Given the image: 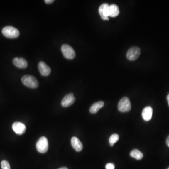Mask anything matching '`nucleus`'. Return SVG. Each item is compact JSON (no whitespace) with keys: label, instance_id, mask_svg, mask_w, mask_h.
I'll list each match as a JSON object with an SVG mask.
<instances>
[{"label":"nucleus","instance_id":"nucleus-1","mask_svg":"<svg viewBox=\"0 0 169 169\" xmlns=\"http://www.w3.org/2000/svg\"><path fill=\"white\" fill-rule=\"evenodd\" d=\"M21 81L24 85L31 88H36L39 86V82L34 76L26 75L23 76Z\"/></svg>","mask_w":169,"mask_h":169},{"label":"nucleus","instance_id":"nucleus-2","mask_svg":"<svg viewBox=\"0 0 169 169\" xmlns=\"http://www.w3.org/2000/svg\"><path fill=\"white\" fill-rule=\"evenodd\" d=\"M2 34L6 37L10 39H15L19 36V31L16 28L12 26H7L2 30Z\"/></svg>","mask_w":169,"mask_h":169},{"label":"nucleus","instance_id":"nucleus-3","mask_svg":"<svg viewBox=\"0 0 169 169\" xmlns=\"http://www.w3.org/2000/svg\"><path fill=\"white\" fill-rule=\"evenodd\" d=\"M37 150L40 153H46L48 149V141L47 138L42 136L39 138L36 144Z\"/></svg>","mask_w":169,"mask_h":169},{"label":"nucleus","instance_id":"nucleus-4","mask_svg":"<svg viewBox=\"0 0 169 169\" xmlns=\"http://www.w3.org/2000/svg\"><path fill=\"white\" fill-rule=\"evenodd\" d=\"M118 109L122 112H127L131 109V103L129 99L127 97L122 98L118 104Z\"/></svg>","mask_w":169,"mask_h":169},{"label":"nucleus","instance_id":"nucleus-5","mask_svg":"<svg viewBox=\"0 0 169 169\" xmlns=\"http://www.w3.org/2000/svg\"><path fill=\"white\" fill-rule=\"evenodd\" d=\"M61 51L63 56L68 59H72L76 56L74 49L68 44H63L61 47Z\"/></svg>","mask_w":169,"mask_h":169},{"label":"nucleus","instance_id":"nucleus-6","mask_svg":"<svg viewBox=\"0 0 169 169\" xmlns=\"http://www.w3.org/2000/svg\"><path fill=\"white\" fill-rule=\"evenodd\" d=\"M141 54V49L138 47H133L129 48L127 52V58L130 61L137 59Z\"/></svg>","mask_w":169,"mask_h":169},{"label":"nucleus","instance_id":"nucleus-7","mask_svg":"<svg viewBox=\"0 0 169 169\" xmlns=\"http://www.w3.org/2000/svg\"><path fill=\"white\" fill-rule=\"evenodd\" d=\"M99 13L103 20H109V5L107 3L102 4L99 8Z\"/></svg>","mask_w":169,"mask_h":169},{"label":"nucleus","instance_id":"nucleus-8","mask_svg":"<svg viewBox=\"0 0 169 169\" xmlns=\"http://www.w3.org/2000/svg\"><path fill=\"white\" fill-rule=\"evenodd\" d=\"M12 129L18 135H22L26 132V126L24 124L20 122H16L12 124Z\"/></svg>","mask_w":169,"mask_h":169},{"label":"nucleus","instance_id":"nucleus-9","mask_svg":"<svg viewBox=\"0 0 169 169\" xmlns=\"http://www.w3.org/2000/svg\"><path fill=\"white\" fill-rule=\"evenodd\" d=\"M75 102V98L72 93L68 94L62 99L61 105L63 107H68L72 105Z\"/></svg>","mask_w":169,"mask_h":169},{"label":"nucleus","instance_id":"nucleus-10","mask_svg":"<svg viewBox=\"0 0 169 169\" xmlns=\"http://www.w3.org/2000/svg\"><path fill=\"white\" fill-rule=\"evenodd\" d=\"M38 69L40 73L44 76H47L50 73V68L43 62H39Z\"/></svg>","mask_w":169,"mask_h":169},{"label":"nucleus","instance_id":"nucleus-11","mask_svg":"<svg viewBox=\"0 0 169 169\" xmlns=\"http://www.w3.org/2000/svg\"><path fill=\"white\" fill-rule=\"evenodd\" d=\"M13 63L16 67L20 69H25L28 65L27 61L23 58H15L13 60Z\"/></svg>","mask_w":169,"mask_h":169},{"label":"nucleus","instance_id":"nucleus-12","mask_svg":"<svg viewBox=\"0 0 169 169\" xmlns=\"http://www.w3.org/2000/svg\"><path fill=\"white\" fill-rule=\"evenodd\" d=\"M153 109L150 106L145 107L142 112V116L145 121H148L152 117Z\"/></svg>","mask_w":169,"mask_h":169},{"label":"nucleus","instance_id":"nucleus-13","mask_svg":"<svg viewBox=\"0 0 169 169\" xmlns=\"http://www.w3.org/2000/svg\"><path fill=\"white\" fill-rule=\"evenodd\" d=\"M72 147L76 151L80 152L83 149V144L79 138L76 137H73L71 139Z\"/></svg>","mask_w":169,"mask_h":169},{"label":"nucleus","instance_id":"nucleus-14","mask_svg":"<svg viewBox=\"0 0 169 169\" xmlns=\"http://www.w3.org/2000/svg\"><path fill=\"white\" fill-rule=\"evenodd\" d=\"M104 105V103L102 101H99L95 102L92 104L89 109V111L92 114H95L98 112L99 110L102 108Z\"/></svg>","mask_w":169,"mask_h":169},{"label":"nucleus","instance_id":"nucleus-15","mask_svg":"<svg viewBox=\"0 0 169 169\" xmlns=\"http://www.w3.org/2000/svg\"><path fill=\"white\" fill-rule=\"evenodd\" d=\"M119 7L115 4H112L109 5V16L115 18L119 15Z\"/></svg>","mask_w":169,"mask_h":169},{"label":"nucleus","instance_id":"nucleus-16","mask_svg":"<svg viewBox=\"0 0 169 169\" xmlns=\"http://www.w3.org/2000/svg\"><path fill=\"white\" fill-rule=\"evenodd\" d=\"M130 156L135 159L140 160L142 159L143 157V154L138 149H135L132 150L130 153Z\"/></svg>","mask_w":169,"mask_h":169},{"label":"nucleus","instance_id":"nucleus-17","mask_svg":"<svg viewBox=\"0 0 169 169\" xmlns=\"http://www.w3.org/2000/svg\"><path fill=\"white\" fill-rule=\"evenodd\" d=\"M119 139V136L117 134H113L110 136L109 138V143L110 146H113L114 144L116 143Z\"/></svg>","mask_w":169,"mask_h":169},{"label":"nucleus","instance_id":"nucleus-18","mask_svg":"<svg viewBox=\"0 0 169 169\" xmlns=\"http://www.w3.org/2000/svg\"><path fill=\"white\" fill-rule=\"evenodd\" d=\"M1 169H11V166L9 162L6 160L1 161Z\"/></svg>","mask_w":169,"mask_h":169},{"label":"nucleus","instance_id":"nucleus-19","mask_svg":"<svg viewBox=\"0 0 169 169\" xmlns=\"http://www.w3.org/2000/svg\"><path fill=\"white\" fill-rule=\"evenodd\" d=\"M115 167V164L113 163H108L106 165V169H114Z\"/></svg>","mask_w":169,"mask_h":169},{"label":"nucleus","instance_id":"nucleus-20","mask_svg":"<svg viewBox=\"0 0 169 169\" xmlns=\"http://www.w3.org/2000/svg\"><path fill=\"white\" fill-rule=\"evenodd\" d=\"M54 1V0H45V2H46V4H52Z\"/></svg>","mask_w":169,"mask_h":169},{"label":"nucleus","instance_id":"nucleus-21","mask_svg":"<svg viewBox=\"0 0 169 169\" xmlns=\"http://www.w3.org/2000/svg\"><path fill=\"white\" fill-rule=\"evenodd\" d=\"M166 143L167 145L168 146V147H169V135L167 137L166 141Z\"/></svg>","mask_w":169,"mask_h":169},{"label":"nucleus","instance_id":"nucleus-22","mask_svg":"<svg viewBox=\"0 0 169 169\" xmlns=\"http://www.w3.org/2000/svg\"><path fill=\"white\" fill-rule=\"evenodd\" d=\"M167 102H168V105L169 106V94L167 96Z\"/></svg>","mask_w":169,"mask_h":169},{"label":"nucleus","instance_id":"nucleus-23","mask_svg":"<svg viewBox=\"0 0 169 169\" xmlns=\"http://www.w3.org/2000/svg\"><path fill=\"white\" fill-rule=\"evenodd\" d=\"M58 169H68V168L66 167H61V168H59Z\"/></svg>","mask_w":169,"mask_h":169},{"label":"nucleus","instance_id":"nucleus-24","mask_svg":"<svg viewBox=\"0 0 169 169\" xmlns=\"http://www.w3.org/2000/svg\"><path fill=\"white\" fill-rule=\"evenodd\" d=\"M169 169V168H168V169Z\"/></svg>","mask_w":169,"mask_h":169}]
</instances>
